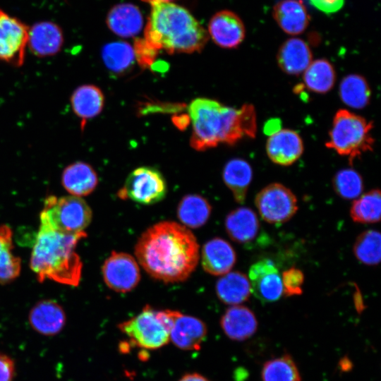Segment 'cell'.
Returning <instances> with one entry per match:
<instances>
[{
	"instance_id": "cell-1",
	"label": "cell",
	"mask_w": 381,
	"mask_h": 381,
	"mask_svg": "<svg viewBox=\"0 0 381 381\" xmlns=\"http://www.w3.org/2000/svg\"><path fill=\"white\" fill-rule=\"evenodd\" d=\"M136 258L152 278L165 283L186 280L199 261V245L182 224L161 222L148 228L135 246Z\"/></svg>"
},
{
	"instance_id": "cell-2",
	"label": "cell",
	"mask_w": 381,
	"mask_h": 381,
	"mask_svg": "<svg viewBox=\"0 0 381 381\" xmlns=\"http://www.w3.org/2000/svg\"><path fill=\"white\" fill-rule=\"evenodd\" d=\"M192 123L190 145L196 150L219 143L234 145L244 136L254 138L257 130L255 109L245 104L236 109L209 98H196L188 106Z\"/></svg>"
},
{
	"instance_id": "cell-3",
	"label": "cell",
	"mask_w": 381,
	"mask_h": 381,
	"mask_svg": "<svg viewBox=\"0 0 381 381\" xmlns=\"http://www.w3.org/2000/svg\"><path fill=\"white\" fill-rule=\"evenodd\" d=\"M86 236L85 231L77 234L58 231L40 220L30 262L37 280L43 282L49 279L65 285L78 286L81 279L83 262L75 248L79 241Z\"/></svg>"
},
{
	"instance_id": "cell-4",
	"label": "cell",
	"mask_w": 381,
	"mask_h": 381,
	"mask_svg": "<svg viewBox=\"0 0 381 381\" xmlns=\"http://www.w3.org/2000/svg\"><path fill=\"white\" fill-rule=\"evenodd\" d=\"M145 40L169 54L200 52L209 39L207 31L184 7L171 2H150Z\"/></svg>"
},
{
	"instance_id": "cell-5",
	"label": "cell",
	"mask_w": 381,
	"mask_h": 381,
	"mask_svg": "<svg viewBox=\"0 0 381 381\" xmlns=\"http://www.w3.org/2000/svg\"><path fill=\"white\" fill-rule=\"evenodd\" d=\"M180 313L146 305L138 315L119 323L118 328L128 337L131 346L155 350L169 343L174 322Z\"/></svg>"
},
{
	"instance_id": "cell-6",
	"label": "cell",
	"mask_w": 381,
	"mask_h": 381,
	"mask_svg": "<svg viewBox=\"0 0 381 381\" xmlns=\"http://www.w3.org/2000/svg\"><path fill=\"white\" fill-rule=\"evenodd\" d=\"M373 122L347 109H339L332 120L327 147L351 163L363 154L372 151L375 140L371 134Z\"/></svg>"
},
{
	"instance_id": "cell-7",
	"label": "cell",
	"mask_w": 381,
	"mask_h": 381,
	"mask_svg": "<svg viewBox=\"0 0 381 381\" xmlns=\"http://www.w3.org/2000/svg\"><path fill=\"white\" fill-rule=\"evenodd\" d=\"M92 217L91 208L80 197L49 195L44 202L40 219L54 229L66 234L85 231Z\"/></svg>"
},
{
	"instance_id": "cell-8",
	"label": "cell",
	"mask_w": 381,
	"mask_h": 381,
	"mask_svg": "<svg viewBox=\"0 0 381 381\" xmlns=\"http://www.w3.org/2000/svg\"><path fill=\"white\" fill-rule=\"evenodd\" d=\"M167 193V183L162 174L153 167H140L129 174L117 195L121 200L129 199L148 205L162 200Z\"/></svg>"
},
{
	"instance_id": "cell-9",
	"label": "cell",
	"mask_w": 381,
	"mask_h": 381,
	"mask_svg": "<svg viewBox=\"0 0 381 381\" xmlns=\"http://www.w3.org/2000/svg\"><path fill=\"white\" fill-rule=\"evenodd\" d=\"M294 193L279 183H272L260 190L255 204L261 218L270 224H279L291 219L298 211Z\"/></svg>"
},
{
	"instance_id": "cell-10",
	"label": "cell",
	"mask_w": 381,
	"mask_h": 381,
	"mask_svg": "<svg viewBox=\"0 0 381 381\" xmlns=\"http://www.w3.org/2000/svg\"><path fill=\"white\" fill-rule=\"evenodd\" d=\"M29 27L0 9V60L14 66L23 64Z\"/></svg>"
},
{
	"instance_id": "cell-11",
	"label": "cell",
	"mask_w": 381,
	"mask_h": 381,
	"mask_svg": "<svg viewBox=\"0 0 381 381\" xmlns=\"http://www.w3.org/2000/svg\"><path fill=\"white\" fill-rule=\"evenodd\" d=\"M102 273L106 285L119 293L132 291L140 280L137 261L130 254L123 252L113 251L104 262Z\"/></svg>"
},
{
	"instance_id": "cell-12",
	"label": "cell",
	"mask_w": 381,
	"mask_h": 381,
	"mask_svg": "<svg viewBox=\"0 0 381 381\" xmlns=\"http://www.w3.org/2000/svg\"><path fill=\"white\" fill-rule=\"evenodd\" d=\"M251 293L260 302L272 303L283 295L282 277L274 262L262 259L253 264L248 272Z\"/></svg>"
},
{
	"instance_id": "cell-13",
	"label": "cell",
	"mask_w": 381,
	"mask_h": 381,
	"mask_svg": "<svg viewBox=\"0 0 381 381\" xmlns=\"http://www.w3.org/2000/svg\"><path fill=\"white\" fill-rule=\"evenodd\" d=\"M207 33L219 47L234 49L243 41L246 29L236 13L229 10H222L211 18Z\"/></svg>"
},
{
	"instance_id": "cell-14",
	"label": "cell",
	"mask_w": 381,
	"mask_h": 381,
	"mask_svg": "<svg viewBox=\"0 0 381 381\" xmlns=\"http://www.w3.org/2000/svg\"><path fill=\"white\" fill-rule=\"evenodd\" d=\"M304 147L299 134L291 129H280L269 136L266 152L269 159L280 166H290L303 152Z\"/></svg>"
},
{
	"instance_id": "cell-15",
	"label": "cell",
	"mask_w": 381,
	"mask_h": 381,
	"mask_svg": "<svg viewBox=\"0 0 381 381\" xmlns=\"http://www.w3.org/2000/svg\"><path fill=\"white\" fill-rule=\"evenodd\" d=\"M64 42L62 30L52 21H40L29 28L28 47L37 56L56 54L61 49Z\"/></svg>"
},
{
	"instance_id": "cell-16",
	"label": "cell",
	"mask_w": 381,
	"mask_h": 381,
	"mask_svg": "<svg viewBox=\"0 0 381 381\" xmlns=\"http://www.w3.org/2000/svg\"><path fill=\"white\" fill-rule=\"evenodd\" d=\"M207 333V326L203 321L181 313L174 322L170 340L180 349L198 351L206 339Z\"/></svg>"
},
{
	"instance_id": "cell-17",
	"label": "cell",
	"mask_w": 381,
	"mask_h": 381,
	"mask_svg": "<svg viewBox=\"0 0 381 381\" xmlns=\"http://www.w3.org/2000/svg\"><path fill=\"white\" fill-rule=\"evenodd\" d=\"M28 320L31 327L44 336H54L66 325V313L63 308L53 300H43L30 310Z\"/></svg>"
},
{
	"instance_id": "cell-18",
	"label": "cell",
	"mask_w": 381,
	"mask_h": 381,
	"mask_svg": "<svg viewBox=\"0 0 381 381\" xmlns=\"http://www.w3.org/2000/svg\"><path fill=\"white\" fill-rule=\"evenodd\" d=\"M236 262V251L226 240L216 237L204 244L201 262L206 272L214 276H222L231 271Z\"/></svg>"
},
{
	"instance_id": "cell-19",
	"label": "cell",
	"mask_w": 381,
	"mask_h": 381,
	"mask_svg": "<svg viewBox=\"0 0 381 381\" xmlns=\"http://www.w3.org/2000/svg\"><path fill=\"white\" fill-rule=\"evenodd\" d=\"M224 334L231 340L243 341L257 331L258 322L255 313L244 306H232L227 308L220 319Z\"/></svg>"
},
{
	"instance_id": "cell-20",
	"label": "cell",
	"mask_w": 381,
	"mask_h": 381,
	"mask_svg": "<svg viewBox=\"0 0 381 381\" xmlns=\"http://www.w3.org/2000/svg\"><path fill=\"white\" fill-rule=\"evenodd\" d=\"M277 64L284 73L291 75L301 74L313 61L308 44L298 37L284 42L277 54Z\"/></svg>"
},
{
	"instance_id": "cell-21",
	"label": "cell",
	"mask_w": 381,
	"mask_h": 381,
	"mask_svg": "<svg viewBox=\"0 0 381 381\" xmlns=\"http://www.w3.org/2000/svg\"><path fill=\"white\" fill-rule=\"evenodd\" d=\"M273 17L286 33L297 35L303 33L310 23V16L300 0H281L273 8Z\"/></svg>"
},
{
	"instance_id": "cell-22",
	"label": "cell",
	"mask_w": 381,
	"mask_h": 381,
	"mask_svg": "<svg viewBox=\"0 0 381 381\" xmlns=\"http://www.w3.org/2000/svg\"><path fill=\"white\" fill-rule=\"evenodd\" d=\"M106 23L109 30L122 37L138 35L143 26V18L140 9L128 3L119 4L107 13Z\"/></svg>"
},
{
	"instance_id": "cell-23",
	"label": "cell",
	"mask_w": 381,
	"mask_h": 381,
	"mask_svg": "<svg viewBox=\"0 0 381 381\" xmlns=\"http://www.w3.org/2000/svg\"><path fill=\"white\" fill-rule=\"evenodd\" d=\"M224 226L234 241L244 244L250 243L256 238L260 230V222L252 209L241 207L226 215Z\"/></svg>"
},
{
	"instance_id": "cell-24",
	"label": "cell",
	"mask_w": 381,
	"mask_h": 381,
	"mask_svg": "<svg viewBox=\"0 0 381 381\" xmlns=\"http://www.w3.org/2000/svg\"><path fill=\"white\" fill-rule=\"evenodd\" d=\"M61 183L71 195L81 198L90 194L96 188L98 176L89 164L75 162L64 169Z\"/></svg>"
},
{
	"instance_id": "cell-25",
	"label": "cell",
	"mask_w": 381,
	"mask_h": 381,
	"mask_svg": "<svg viewBox=\"0 0 381 381\" xmlns=\"http://www.w3.org/2000/svg\"><path fill=\"white\" fill-rule=\"evenodd\" d=\"M71 104L73 112L80 119L81 128H83L87 120L101 113L104 104V97L97 86L83 85L73 91Z\"/></svg>"
},
{
	"instance_id": "cell-26",
	"label": "cell",
	"mask_w": 381,
	"mask_h": 381,
	"mask_svg": "<svg viewBox=\"0 0 381 381\" xmlns=\"http://www.w3.org/2000/svg\"><path fill=\"white\" fill-rule=\"evenodd\" d=\"M215 290L218 298L231 306L240 305L246 301L251 293L248 277L238 271L222 275L216 283Z\"/></svg>"
},
{
	"instance_id": "cell-27",
	"label": "cell",
	"mask_w": 381,
	"mask_h": 381,
	"mask_svg": "<svg viewBox=\"0 0 381 381\" xmlns=\"http://www.w3.org/2000/svg\"><path fill=\"white\" fill-rule=\"evenodd\" d=\"M252 179V167L245 159L234 158L224 167L223 181L231 191L235 201L239 204L245 202Z\"/></svg>"
},
{
	"instance_id": "cell-28",
	"label": "cell",
	"mask_w": 381,
	"mask_h": 381,
	"mask_svg": "<svg viewBox=\"0 0 381 381\" xmlns=\"http://www.w3.org/2000/svg\"><path fill=\"white\" fill-rule=\"evenodd\" d=\"M212 206L203 196L188 194L183 196L177 207V216L186 227L198 229L209 219Z\"/></svg>"
},
{
	"instance_id": "cell-29",
	"label": "cell",
	"mask_w": 381,
	"mask_h": 381,
	"mask_svg": "<svg viewBox=\"0 0 381 381\" xmlns=\"http://www.w3.org/2000/svg\"><path fill=\"white\" fill-rule=\"evenodd\" d=\"M336 73L332 64L325 59L312 61L303 73V81L310 91L325 94L334 85Z\"/></svg>"
},
{
	"instance_id": "cell-30",
	"label": "cell",
	"mask_w": 381,
	"mask_h": 381,
	"mask_svg": "<svg viewBox=\"0 0 381 381\" xmlns=\"http://www.w3.org/2000/svg\"><path fill=\"white\" fill-rule=\"evenodd\" d=\"M13 232L6 224L0 225V283H8L20 274V259L12 250Z\"/></svg>"
},
{
	"instance_id": "cell-31",
	"label": "cell",
	"mask_w": 381,
	"mask_h": 381,
	"mask_svg": "<svg viewBox=\"0 0 381 381\" xmlns=\"http://www.w3.org/2000/svg\"><path fill=\"white\" fill-rule=\"evenodd\" d=\"M339 92L341 101L346 105L356 109L365 107L371 96L367 80L358 74L345 76L340 83Z\"/></svg>"
},
{
	"instance_id": "cell-32",
	"label": "cell",
	"mask_w": 381,
	"mask_h": 381,
	"mask_svg": "<svg viewBox=\"0 0 381 381\" xmlns=\"http://www.w3.org/2000/svg\"><path fill=\"white\" fill-rule=\"evenodd\" d=\"M102 58L108 70L116 75L128 71L135 59L133 47L121 41L106 44L102 49Z\"/></svg>"
},
{
	"instance_id": "cell-33",
	"label": "cell",
	"mask_w": 381,
	"mask_h": 381,
	"mask_svg": "<svg viewBox=\"0 0 381 381\" xmlns=\"http://www.w3.org/2000/svg\"><path fill=\"white\" fill-rule=\"evenodd\" d=\"M260 381H301V377L291 356L284 353L264 363Z\"/></svg>"
},
{
	"instance_id": "cell-34",
	"label": "cell",
	"mask_w": 381,
	"mask_h": 381,
	"mask_svg": "<svg viewBox=\"0 0 381 381\" xmlns=\"http://www.w3.org/2000/svg\"><path fill=\"white\" fill-rule=\"evenodd\" d=\"M381 214L380 191L373 189L355 199L350 208L352 220L361 224L379 222Z\"/></svg>"
},
{
	"instance_id": "cell-35",
	"label": "cell",
	"mask_w": 381,
	"mask_h": 381,
	"mask_svg": "<svg viewBox=\"0 0 381 381\" xmlns=\"http://www.w3.org/2000/svg\"><path fill=\"white\" fill-rule=\"evenodd\" d=\"M353 252L363 264L370 266L379 264L381 258L380 233L367 230L360 234L353 243Z\"/></svg>"
},
{
	"instance_id": "cell-36",
	"label": "cell",
	"mask_w": 381,
	"mask_h": 381,
	"mask_svg": "<svg viewBox=\"0 0 381 381\" xmlns=\"http://www.w3.org/2000/svg\"><path fill=\"white\" fill-rule=\"evenodd\" d=\"M336 193L345 200L358 198L363 190V181L358 172L353 169H344L337 172L332 179Z\"/></svg>"
},
{
	"instance_id": "cell-37",
	"label": "cell",
	"mask_w": 381,
	"mask_h": 381,
	"mask_svg": "<svg viewBox=\"0 0 381 381\" xmlns=\"http://www.w3.org/2000/svg\"><path fill=\"white\" fill-rule=\"evenodd\" d=\"M283 294L285 296H299L303 293V284L304 282V274L303 272L296 267H291L281 275Z\"/></svg>"
},
{
	"instance_id": "cell-38",
	"label": "cell",
	"mask_w": 381,
	"mask_h": 381,
	"mask_svg": "<svg viewBox=\"0 0 381 381\" xmlns=\"http://www.w3.org/2000/svg\"><path fill=\"white\" fill-rule=\"evenodd\" d=\"M135 57L143 68L151 66L158 51L150 46L144 39H136L134 43Z\"/></svg>"
},
{
	"instance_id": "cell-39",
	"label": "cell",
	"mask_w": 381,
	"mask_h": 381,
	"mask_svg": "<svg viewBox=\"0 0 381 381\" xmlns=\"http://www.w3.org/2000/svg\"><path fill=\"white\" fill-rule=\"evenodd\" d=\"M15 373L14 361L7 354L0 352V381H13Z\"/></svg>"
},
{
	"instance_id": "cell-40",
	"label": "cell",
	"mask_w": 381,
	"mask_h": 381,
	"mask_svg": "<svg viewBox=\"0 0 381 381\" xmlns=\"http://www.w3.org/2000/svg\"><path fill=\"white\" fill-rule=\"evenodd\" d=\"M320 10L325 13H334L344 5V0H310Z\"/></svg>"
},
{
	"instance_id": "cell-41",
	"label": "cell",
	"mask_w": 381,
	"mask_h": 381,
	"mask_svg": "<svg viewBox=\"0 0 381 381\" xmlns=\"http://www.w3.org/2000/svg\"><path fill=\"white\" fill-rule=\"evenodd\" d=\"M280 121L276 119H272L267 121L264 127V131L269 136L275 133L281 129Z\"/></svg>"
},
{
	"instance_id": "cell-42",
	"label": "cell",
	"mask_w": 381,
	"mask_h": 381,
	"mask_svg": "<svg viewBox=\"0 0 381 381\" xmlns=\"http://www.w3.org/2000/svg\"><path fill=\"white\" fill-rule=\"evenodd\" d=\"M179 381H210L206 377L198 373H188L184 374Z\"/></svg>"
},
{
	"instance_id": "cell-43",
	"label": "cell",
	"mask_w": 381,
	"mask_h": 381,
	"mask_svg": "<svg viewBox=\"0 0 381 381\" xmlns=\"http://www.w3.org/2000/svg\"><path fill=\"white\" fill-rule=\"evenodd\" d=\"M148 3L150 2H171L173 0H145Z\"/></svg>"
}]
</instances>
